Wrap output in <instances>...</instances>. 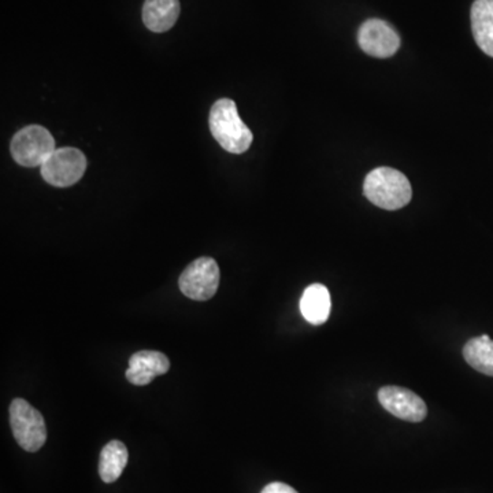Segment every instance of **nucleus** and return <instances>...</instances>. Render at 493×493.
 <instances>
[{
  "label": "nucleus",
  "mask_w": 493,
  "mask_h": 493,
  "mask_svg": "<svg viewBox=\"0 0 493 493\" xmlns=\"http://www.w3.org/2000/svg\"><path fill=\"white\" fill-rule=\"evenodd\" d=\"M128 450L118 440L110 441L103 447L99 459V474L106 484L117 481L128 465Z\"/></svg>",
  "instance_id": "13"
},
{
  "label": "nucleus",
  "mask_w": 493,
  "mask_h": 493,
  "mask_svg": "<svg viewBox=\"0 0 493 493\" xmlns=\"http://www.w3.org/2000/svg\"><path fill=\"white\" fill-rule=\"evenodd\" d=\"M210 130L219 146L230 154H243L254 140L253 133L238 117L235 102L227 98L211 107Z\"/></svg>",
  "instance_id": "1"
},
{
  "label": "nucleus",
  "mask_w": 493,
  "mask_h": 493,
  "mask_svg": "<svg viewBox=\"0 0 493 493\" xmlns=\"http://www.w3.org/2000/svg\"><path fill=\"white\" fill-rule=\"evenodd\" d=\"M471 31L477 45L493 58V0H476L471 6Z\"/></svg>",
  "instance_id": "12"
},
{
  "label": "nucleus",
  "mask_w": 493,
  "mask_h": 493,
  "mask_svg": "<svg viewBox=\"0 0 493 493\" xmlns=\"http://www.w3.org/2000/svg\"><path fill=\"white\" fill-rule=\"evenodd\" d=\"M10 426L21 449L36 452L47 440L44 418L24 399H14L10 406Z\"/></svg>",
  "instance_id": "3"
},
{
  "label": "nucleus",
  "mask_w": 493,
  "mask_h": 493,
  "mask_svg": "<svg viewBox=\"0 0 493 493\" xmlns=\"http://www.w3.org/2000/svg\"><path fill=\"white\" fill-rule=\"evenodd\" d=\"M261 493H297V490L284 482H272V484L266 485Z\"/></svg>",
  "instance_id": "15"
},
{
  "label": "nucleus",
  "mask_w": 493,
  "mask_h": 493,
  "mask_svg": "<svg viewBox=\"0 0 493 493\" xmlns=\"http://www.w3.org/2000/svg\"><path fill=\"white\" fill-rule=\"evenodd\" d=\"M379 401L385 410L407 422H420L428 414L425 401L406 388L388 385L379 391Z\"/></svg>",
  "instance_id": "8"
},
{
  "label": "nucleus",
  "mask_w": 493,
  "mask_h": 493,
  "mask_svg": "<svg viewBox=\"0 0 493 493\" xmlns=\"http://www.w3.org/2000/svg\"><path fill=\"white\" fill-rule=\"evenodd\" d=\"M300 312L307 323L323 325L331 314V294L323 284H312L303 292Z\"/></svg>",
  "instance_id": "11"
},
{
  "label": "nucleus",
  "mask_w": 493,
  "mask_h": 493,
  "mask_svg": "<svg viewBox=\"0 0 493 493\" xmlns=\"http://www.w3.org/2000/svg\"><path fill=\"white\" fill-rule=\"evenodd\" d=\"M55 150L53 136L39 125L24 128L12 140L13 158L18 165L25 168L42 166Z\"/></svg>",
  "instance_id": "4"
},
{
  "label": "nucleus",
  "mask_w": 493,
  "mask_h": 493,
  "mask_svg": "<svg viewBox=\"0 0 493 493\" xmlns=\"http://www.w3.org/2000/svg\"><path fill=\"white\" fill-rule=\"evenodd\" d=\"M463 356L477 372L493 377V340L488 334L469 340L463 348Z\"/></svg>",
  "instance_id": "14"
},
{
  "label": "nucleus",
  "mask_w": 493,
  "mask_h": 493,
  "mask_svg": "<svg viewBox=\"0 0 493 493\" xmlns=\"http://www.w3.org/2000/svg\"><path fill=\"white\" fill-rule=\"evenodd\" d=\"M85 169L87 158L80 150L72 147L55 150L40 166L44 181L58 188H66L79 182L84 176Z\"/></svg>",
  "instance_id": "5"
},
{
  "label": "nucleus",
  "mask_w": 493,
  "mask_h": 493,
  "mask_svg": "<svg viewBox=\"0 0 493 493\" xmlns=\"http://www.w3.org/2000/svg\"><path fill=\"white\" fill-rule=\"evenodd\" d=\"M179 12V0H146L143 6L144 25L155 34H163L173 28Z\"/></svg>",
  "instance_id": "10"
},
{
  "label": "nucleus",
  "mask_w": 493,
  "mask_h": 493,
  "mask_svg": "<svg viewBox=\"0 0 493 493\" xmlns=\"http://www.w3.org/2000/svg\"><path fill=\"white\" fill-rule=\"evenodd\" d=\"M219 285V267L213 258H199L181 273L179 286L185 296L198 302L211 299Z\"/></svg>",
  "instance_id": "6"
},
{
  "label": "nucleus",
  "mask_w": 493,
  "mask_h": 493,
  "mask_svg": "<svg viewBox=\"0 0 493 493\" xmlns=\"http://www.w3.org/2000/svg\"><path fill=\"white\" fill-rule=\"evenodd\" d=\"M358 43L367 55L391 58L401 47V36L387 21L372 18L364 21L359 28Z\"/></svg>",
  "instance_id": "7"
},
{
  "label": "nucleus",
  "mask_w": 493,
  "mask_h": 493,
  "mask_svg": "<svg viewBox=\"0 0 493 493\" xmlns=\"http://www.w3.org/2000/svg\"><path fill=\"white\" fill-rule=\"evenodd\" d=\"M364 197L377 208L399 210L409 205L412 197L409 179L392 168H379L370 171L364 179Z\"/></svg>",
  "instance_id": "2"
},
{
  "label": "nucleus",
  "mask_w": 493,
  "mask_h": 493,
  "mask_svg": "<svg viewBox=\"0 0 493 493\" xmlns=\"http://www.w3.org/2000/svg\"><path fill=\"white\" fill-rule=\"evenodd\" d=\"M170 369V361L165 353L160 351H139L133 353L130 359V367H128V382L133 385H149L152 380L168 373Z\"/></svg>",
  "instance_id": "9"
}]
</instances>
